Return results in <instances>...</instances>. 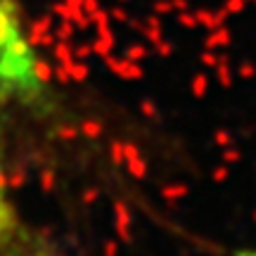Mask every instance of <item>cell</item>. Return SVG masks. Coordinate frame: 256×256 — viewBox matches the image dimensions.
I'll return each instance as SVG.
<instances>
[{"label": "cell", "mask_w": 256, "mask_h": 256, "mask_svg": "<svg viewBox=\"0 0 256 256\" xmlns=\"http://www.w3.org/2000/svg\"><path fill=\"white\" fill-rule=\"evenodd\" d=\"M0 92L22 102L40 100L46 92V69L17 0H0Z\"/></svg>", "instance_id": "1"}, {"label": "cell", "mask_w": 256, "mask_h": 256, "mask_svg": "<svg viewBox=\"0 0 256 256\" xmlns=\"http://www.w3.org/2000/svg\"><path fill=\"white\" fill-rule=\"evenodd\" d=\"M0 256H50L40 240L22 220L10 197L8 178L0 159Z\"/></svg>", "instance_id": "2"}, {"label": "cell", "mask_w": 256, "mask_h": 256, "mask_svg": "<svg viewBox=\"0 0 256 256\" xmlns=\"http://www.w3.org/2000/svg\"><path fill=\"white\" fill-rule=\"evenodd\" d=\"M240 256H256V244H252V247H247V249H242V252H240Z\"/></svg>", "instance_id": "3"}]
</instances>
